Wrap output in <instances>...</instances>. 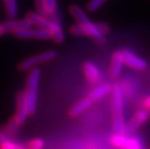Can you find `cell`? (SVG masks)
<instances>
[{"label":"cell","mask_w":150,"mask_h":149,"mask_svg":"<svg viewBox=\"0 0 150 149\" xmlns=\"http://www.w3.org/2000/svg\"><path fill=\"white\" fill-rule=\"evenodd\" d=\"M40 80H41V70L37 67L30 70L27 76L25 90L23 91L29 115H33L37 110L38 90H39Z\"/></svg>","instance_id":"2"},{"label":"cell","mask_w":150,"mask_h":149,"mask_svg":"<svg viewBox=\"0 0 150 149\" xmlns=\"http://www.w3.org/2000/svg\"><path fill=\"white\" fill-rule=\"evenodd\" d=\"M45 6H46V12L47 17L52 18V20H55L53 17L57 14V9H58V3L57 0H45Z\"/></svg>","instance_id":"18"},{"label":"cell","mask_w":150,"mask_h":149,"mask_svg":"<svg viewBox=\"0 0 150 149\" xmlns=\"http://www.w3.org/2000/svg\"><path fill=\"white\" fill-rule=\"evenodd\" d=\"M81 24V23H79ZM82 28V33L83 36H87L91 39H93L95 42L98 44H105L107 42L106 36L99 30L96 23H92V21H88V23L81 24Z\"/></svg>","instance_id":"7"},{"label":"cell","mask_w":150,"mask_h":149,"mask_svg":"<svg viewBox=\"0 0 150 149\" xmlns=\"http://www.w3.org/2000/svg\"><path fill=\"white\" fill-rule=\"evenodd\" d=\"M124 65L136 71H143L147 67V62L142 57L135 54L129 49H121Z\"/></svg>","instance_id":"4"},{"label":"cell","mask_w":150,"mask_h":149,"mask_svg":"<svg viewBox=\"0 0 150 149\" xmlns=\"http://www.w3.org/2000/svg\"><path fill=\"white\" fill-rule=\"evenodd\" d=\"M112 129L116 134H124L125 132V118H124V90L120 83L112 86Z\"/></svg>","instance_id":"1"},{"label":"cell","mask_w":150,"mask_h":149,"mask_svg":"<svg viewBox=\"0 0 150 149\" xmlns=\"http://www.w3.org/2000/svg\"><path fill=\"white\" fill-rule=\"evenodd\" d=\"M14 36L20 39H32L33 38V29L29 28H21V29H17L12 33Z\"/></svg>","instance_id":"21"},{"label":"cell","mask_w":150,"mask_h":149,"mask_svg":"<svg viewBox=\"0 0 150 149\" xmlns=\"http://www.w3.org/2000/svg\"><path fill=\"white\" fill-rule=\"evenodd\" d=\"M124 66L123 58H122V52L121 49L116 50L113 52L112 56L110 59V75L111 78L116 80L120 77L121 73H122V68Z\"/></svg>","instance_id":"9"},{"label":"cell","mask_w":150,"mask_h":149,"mask_svg":"<svg viewBox=\"0 0 150 149\" xmlns=\"http://www.w3.org/2000/svg\"><path fill=\"white\" fill-rule=\"evenodd\" d=\"M25 18L27 20L31 21V23L33 25H36L37 27H44V28H49L50 23H52V18L46 17L42 14L38 12H28L25 15Z\"/></svg>","instance_id":"10"},{"label":"cell","mask_w":150,"mask_h":149,"mask_svg":"<svg viewBox=\"0 0 150 149\" xmlns=\"http://www.w3.org/2000/svg\"><path fill=\"white\" fill-rule=\"evenodd\" d=\"M45 145L46 143L43 138H35L28 141V143L26 144V149H44Z\"/></svg>","instance_id":"22"},{"label":"cell","mask_w":150,"mask_h":149,"mask_svg":"<svg viewBox=\"0 0 150 149\" xmlns=\"http://www.w3.org/2000/svg\"><path fill=\"white\" fill-rule=\"evenodd\" d=\"M37 40H52V36L49 29L44 27H36L33 29V38Z\"/></svg>","instance_id":"19"},{"label":"cell","mask_w":150,"mask_h":149,"mask_svg":"<svg viewBox=\"0 0 150 149\" xmlns=\"http://www.w3.org/2000/svg\"><path fill=\"white\" fill-rule=\"evenodd\" d=\"M5 26V29L7 32L13 33L15 30L21 29V28H29L32 26V23L29 20L26 18H21V20H16V18H11V20H7L6 23H3Z\"/></svg>","instance_id":"11"},{"label":"cell","mask_w":150,"mask_h":149,"mask_svg":"<svg viewBox=\"0 0 150 149\" xmlns=\"http://www.w3.org/2000/svg\"><path fill=\"white\" fill-rule=\"evenodd\" d=\"M4 7L7 17L10 18H16L18 14L17 0H4Z\"/></svg>","instance_id":"16"},{"label":"cell","mask_w":150,"mask_h":149,"mask_svg":"<svg viewBox=\"0 0 150 149\" xmlns=\"http://www.w3.org/2000/svg\"><path fill=\"white\" fill-rule=\"evenodd\" d=\"M142 107L147 110V112H150V95L146 96L142 100Z\"/></svg>","instance_id":"27"},{"label":"cell","mask_w":150,"mask_h":149,"mask_svg":"<svg viewBox=\"0 0 150 149\" xmlns=\"http://www.w3.org/2000/svg\"><path fill=\"white\" fill-rule=\"evenodd\" d=\"M69 12H70V14L72 15V17L76 20V23L83 24V23H88V21H90L87 14L83 11V9H82L81 6H79L76 4H72L69 7Z\"/></svg>","instance_id":"14"},{"label":"cell","mask_w":150,"mask_h":149,"mask_svg":"<svg viewBox=\"0 0 150 149\" xmlns=\"http://www.w3.org/2000/svg\"><path fill=\"white\" fill-rule=\"evenodd\" d=\"M0 148L1 149H26V146L21 145L17 143V142L13 141L9 138L8 139H6L5 141H3L2 143H0Z\"/></svg>","instance_id":"23"},{"label":"cell","mask_w":150,"mask_h":149,"mask_svg":"<svg viewBox=\"0 0 150 149\" xmlns=\"http://www.w3.org/2000/svg\"><path fill=\"white\" fill-rule=\"evenodd\" d=\"M56 56H57V52L55 50H47V52H43L39 53L37 55V58L39 63H46L56 58Z\"/></svg>","instance_id":"20"},{"label":"cell","mask_w":150,"mask_h":149,"mask_svg":"<svg viewBox=\"0 0 150 149\" xmlns=\"http://www.w3.org/2000/svg\"><path fill=\"white\" fill-rule=\"evenodd\" d=\"M9 137L8 135L6 134V132L4 131V130L0 129V143H2L3 141H5L6 139H8Z\"/></svg>","instance_id":"28"},{"label":"cell","mask_w":150,"mask_h":149,"mask_svg":"<svg viewBox=\"0 0 150 149\" xmlns=\"http://www.w3.org/2000/svg\"><path fill=\"white\" fill-rule=\"evenodd\" d=\"M110 142L119 149H142V141L138 137H127L125 134H114L110 138Z\"/></svg>","instance_id":"3"},{"label":"cell","mask_w":150,"mask_h":149,"mask_svg":"<svg viewBox=\"0 0 150 149\" xmlns=\"http://www.w3.org/2000/svg\"><path fill=\"white\" fill-rule=\"evenodd\" d=\"M34 2H35V6H36L37 12L47 17L46 6H45V0H34Z\"/></svg>","instance_id":"25"},{"label":"cell","mask_w":150,"mask_h":149,"mask_svg":"<svg viewBox=\"0 0 150 149\" xmlns=\"http://www.w3.org/2000/svg\"><path fill=\"white\" fill-rule=\"evenodd\" d=\"M82 70H83V74L85 76L86 80L90 84H96L99 82L101 78V72L98 66L92 61H86L83 66H82Z\"/></svg>","instance_id":"8"},{"label":"cell","mask_w":150,"mask_h":149,"mask_svg":"<svg viewBox=\"0 0 150 149\" xmlns=\"http://www.w3.org/2000/svg\"><path fill=\"white\" fill-rule=\"evenodd\" d=\"M5 33H7V31L5 29V26L3 23H0V36H2V35H4Z\"/></svg>","instance_id":"29"},{"label":"cell","mask_w":150,"mask_h":149,"mask_svg":"<svg viewBox=\"0 0 150 149\" xmlns=\"http://www.w3.org/2000/svg\"><path fill=\"white\" fill-rule=\"evenodd\" d=\"M50 33H52V39L54 42L57 43V44H60V43H63L65 40V34H64V31H63V28L62 26L60 25V23H58V20H52V23H50V27L47 28Z\"/></svg>","instance_id":"15"},{"label":"cell","mask_w":150,"mask_h":149,"mask_svg":"<svg viewBox=\"0 0 150 149\" xmlns=\"http://www.w3.org/2000/svg\"><path fill=\"white\" fill-rule=\"evenodd\" d=\"M96 24H97V26L99 28V30H100L101 32L105 35V36H106L107 34L110 33V25H108V23H96Z\"/></svg>","instance_id":"26"},{"label":"cell","mask_w":150,"mask_h":149,"mask_svg":"<svg viewBox=\"0 0 150 149\" xmlns=\"http://www.w3.org/2000/svg\"><path fill=\"white\" fill-rule=\"evenodd\" d=\"M108 0H89L87 3V9L90 12H96L99 10Z\"/></svg>","instance_id":"24"},{"label":"cell","mask_w":150,"mask_h":149,"mask_svg":"<svg viewBox=\"0 0 150 149\" xmlns=\"http://www.w3.org/2000/svg\"><path fill=\"white\" fill-rule=\"evenodd\" d=\"M92 103L93 102H92L88 97L84 98V99H81L70 109L69 115L71 117H78L79 115H81V113H83L86 109H88L92 105Z\"/></svg>","instance_id":"13"},{"label":"cell","mask_w":150,"mask_h":149,"mask_svg":"<svg viewBox=\"0 0 150 149\" xmlns=\"http://www.w3.org/2000/svg\"><path fill=\"white\" fill-rule=\"evenodd\" d=\"M112 84L110 83H106V84H102L99 86L95 87L93 90L91 91L90 95H89V99L92 102H96L98 100L103 99L104 97H106L108 94H110L112 91Z\"/></svg>","instance_id":"12"},{"label":"cell","mask_w":150,"mask_h":149,"mask_svg":"<svg viewBox=\"0 0 150 149\" xmlns=\"http://www.w3.org/2000/svg\"><path fill=\"white\" fill-rule=\"evenodd\" d=\"M38 64H40V63L38 61L37 55L30 56V57L22 60L20 64H18V69H20L21 71H30V70H32L33 68L37 67Z\"/></svg>","instance_id":"17"},{"label":"cell","mask_w":150,"mask_h":149,"mask_svg":"<svg viewBox=\"0 0 150 149\" xmlns=\"http://www.w3.org/2000/svg\"><path fill=\"white\" fill-rule=\"evenodd\" d=\"M0 149H1V148H0Z\"/></svg>","instance_id":"30"},{"label":"cell","mask_w":150,"mask_h":149,"mask_svg":"<svg viewBox=\"0 0 150 149\" xmlns=\"http://www.w3.org/2000/svg\"><path fill=\"white\" fill-rule=\"evenodd\" d=\"M149 118V112L144 109H142L135 112V114L131 118L130 122L125 127V132L124 134L127 133H134L138 130L143 123H145Z\"/></svg>","instance_id":"6"},{"label":"cell","mask_w":150,"mask_h":149,"mask_svg":"<svg viewBox=\"0 0 150 149\" xmlns=\"http://www.w3.org/2000/svg\"><path fill=\"white\" fill-rule=\"evenodd\" d=\"M28 116H29V113H28L24 93L23 91L18 92L17 95V112H16V114L12 119L21 127L26 121Z\"/></svg>","instance_id":"5"}]
</instances>
